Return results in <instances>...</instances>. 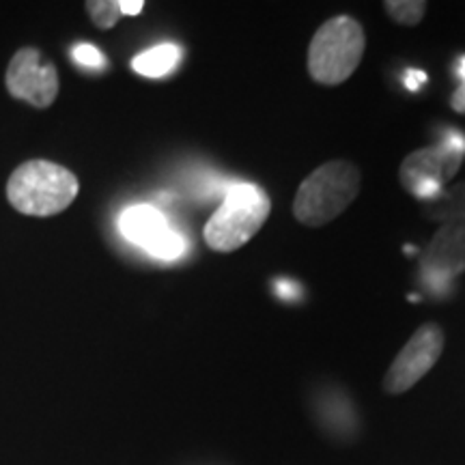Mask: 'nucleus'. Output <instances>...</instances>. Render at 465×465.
<instances>
[{
  "label": "nucleus",
  "mask_w": 465,
  "mask_h": 465,
  "mask_svg": "<svg viewBox=\"0 0 465 465\" xmlns=\"http://www.w3.org/2000/svg\"><path fill=\"white\" fill-rule=\"evenodd\" d=\"M78 177L48 160H28L11 173L7 199L25 216L48 218L65 212L78 196Z\"/></svg>",
  "instance_id": "obj_1"
},
{
  "label": "nucleus",
  "mask_w": 465,
  "mask_h": 465,
  "mask_svg": "<svg viewBox=\"0 0 465 465\" xmlns=\"http://www.w3.org/2000/svg\"><path fill=\"white\" fill-rule=\"evenodd\" d=\"M360 182V168L349 160H330L317 166L295 192V220L306 226L332 223L356 201Z\"/></svg>",
  "instance_id": "obj_2"
},
{
  "label": "nucleus",
  "mask_w": 465,
  "mask_h": 465,
  "mask_svg": "<svg viewBox=\"0 0 465 465\" xmlns=\"http://www.w3.org/2000/svg\"><path fill=\"white\" fill-rule=\"evenodd\" d=\"M366 50L364 28L356 17L336 15L319 26L308 45V74L319 84L347 83Z\"/></svg>",
  "instance_id": "obj_3"
},
{
  "label": "nucleus",
  "mask_w": 465,
  "mask_h": 465,
  "mask_svg": "<svg viewBox=\"0 0 465 465\" xmlns=\"http://www.w3.org/2000/svg\"><path fill=\"white\" fill-rule=\"evenodd\" d=\"M272 212V201L254 183H235L226 192L223 205L205 224V242L216 252H235L263 229Z\"/></svg>",
  "instance_id": "obj_4"
},
{
  "label": "nucleus",
  "mask_w": 465,
  "mask_h": 465,
  "mask_svg": "<svg viewBox=\"0 0 465 465\" xmlns=\"http://www.w3.org/2000/svg\"><path fill=\"white\" fill-rule=\"evenodd\" d=\"M465 155V136L461 132H449L438 147H424L410 153L401 162L399 182L420 203L438 199L446 182L461 168Z\"/></svg>",
  "instance_id": "obj_5"
},
{
  "label": "nucleus",
  "mask_w": 465,
  "mask_h": 465,
  "mask_svg": "<svg viewBox=\"0 0 465 465\" xmlns=\"http://www.w3.org/2000/svg\"><path fill=\"white\" fill-rule=\"evenodd\" d=\"M441 351H444V332L440 325L433 322L422 323L383 375V391L388 394H403L414 388L438 364Z\"/></svg>",
  "instance_id": "obj_6"
},
{
  "label": "nucleus",
  "mask_w": 465,
  "mask_h": 465,
  "mask_svg": "<svg viewBox=\"0 0 465 465\" xmlns=\"http://www.w3.org/2000/svg\"><path fill=\"white\" fill-rule=\"evenodd\" d=\"M5 84L14 100L35 108H50L58 95V74L52 63H45L39 50L22 48L11 58Z\"/></svg>",
  "instance_id": "obj_7"
},
{
  "label": "nucleus",
  "mask_w": 465,
  "mask_h": 465,
  "mask_svg": "<svg viewBox=\"0 0 465 465\" xmlns=\"http://www.w3.org/2000/svg\"><path fill=\"white\" fill-rule=\"evenodd\" d=\"M424 276L449 284L465 272V223L441 224L420 254Z\"/></svg>",
  "instance_id": "obj_8"
},
{
  "label": "nucleus",
  "mask_w": 465,
  "mask_h": 465,
  "mask_svg": "<svg viewBox=\"0 0 465 465\" xmlns=\"http://www.w3.org/2000/svg\"><path fill=\"white\" fill-rule=\"evenodd\" d=\"M173 229L168 226L166 218L151 205H134L125 209L121 216V232L136 246L149 250L166 237Z\"/></svg>",
  "instance_id": "obj_9"
},
{
  "label": "nucleus",
  "mask_w": 465,
  "mask_h": 465,
  "mask_svg": "<svg viewBox=\"0 0 465 465\" xmlns=\"http://www.w3.org/2000/svg\"><path fill=\"white\" fill-rule=\"evenodd\" d=\"M424 218L435 223H465V182L441 190L438 199L422 203Z\"/></svg>",
  "instance_id": "obj_10"
},
{
  "label": "nucleus",
  "mask_w": 465,
  "mask_h": 465,
  "mask_svg": "<svg viewBox=\"0 0 465 465\" xmlns=\"http://www.w3.org/2000/svg\"><path fill=\"white\" fill-rule=\"evenodd\" d=\"M182 61V48L174 44H160L155 48H149L138 54L132 61L134 72L147 78H162V75L171 74Z\"/></svg>",
  "instance_id": "obj_11"
},
{
  "label": "nucleus",
  "mask_w": 465,
  "mask_h": 465,
  "mask_svg": "<svg viewBox=\"0 0 465 465\" xmlns=\"http://www.w3.org/2000/svg\"><path fill=\"white\" fill-rule=\"evenodd\" d=\"M383 9L397 25L418 26L427 14V3L424 0H386Z\"/></svg>",
  "instance_id": "obj_12"
},
{
  "label": "nucleus",
  "mask_w": 465,
  "mask_h": 465,
  "mask_svg": "<svg viewBox=\"0 0 465 465\" xmlns=\"http://www.w3.org/2000/svg\"><path fill=\"white\" fill-rule=\"evenodd\" d=\"M86 14L93 20V25L102 31H110L116 26V22L124 17L119 9V0H89L86 3Z\"/></svg>",
  "instance_id": "obj_13"
},
{
  "label": "nucleus",
  "mask_w": 465,
  "mask_h": 465,
  "mask_svg": "<svg viewBox=\"0 0 465 465\" xmlns=\"http://www.w3.org/2000/svg\"><path fill=\"white\" fill-rule=\"evenodd\" d=\"M72 56H74V61L83 67H89V69L106 67V58H104L102 52L91 44H78L72 50Z\"/></svg>",
  "instance_id": "obj_14"
},
{
  "label": "nucleus",
  "mask_w": 465,
  "mask_h": 465,
  "mask_svg": "<svg viewBox=\"0 0 465 465\" xmlns=\"http://www.w3.org/2000/svg\"><path fill=\"white\" fill-rule=\"evenodd\" d=\"M119 9L124 15H138L143 14L144 3L143 0H119Z\"/></svg>",
  "instance_id": "obj_15"
},
{
  "label": "nucleus",
  "mask_w": 465,
  "mask_h": 465,
  "mask_svg": "<svg viewBox=\"0 0 465 465\" xmlns=\"http://www.w3.org/2000/svg\"><path fill=\"white\" fill-rule=\"evenodd\" d=\"M450 106L457 110V113L465 114V80H461L459 89L455 91V95L450 97Z\"/></svg>",
  "instance_id": "obj_16"
},
{
  "label": "nucleus",
  "mask_w": 465,
  "mask_h": 465,
  "mask_svg": "<svg viewBox=\"0 0 465 465\" xmlns=\"http://www.w3.org/2000/svg\"><path fill=\"white\" fill-rule=\"evenodd\" d=\"M424 83V74L422 72H416V69H410V72L405 74V84L410 91H418L420 89V84Z\"/></svg>",
  "instance_id": "obj_17"
},
{
  "label": "nucleus",
  "mask_w": 465,
  "mask_h": 465,
  "mask_svg": "<svg viewBox=\"0 0 465 465\" xmlns=\"http://www.w3.org/2000/svg\"><path fill=\"white\" fill-rule=\"evenodd\" d=\"M457 75H459V80H465V56L459 58V63H457Z\"/></svg>",
  "instance_id": "obj_18"
}]
</instances>
